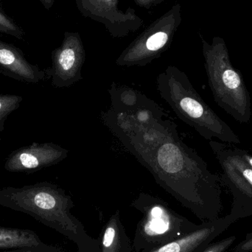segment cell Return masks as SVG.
<instances>
[{
	"mask_svg": "<svg viewBox=\"0 0 252 252\" xmlns=\"http://www.w3.org/2000/svg\"><path fill=\"white\" fill-rule=\"evenodd\" d=\"M111 109L126 114L141 124L166 116L162 108L139 90L113 82L109 90Z\"/></svg>",
	"mask_w": 252,
	"mask_h": 252,
	"instance_id": "8fae6325",
	"label": "cell"
},
{
	"mask_svg": "<svg viewBox=\"0 0 252 252\" xmlns=\"http://www.w3.org/2000/svg\"><path fill=\"white\" fill-rule=\"evenodd\" d=\"M233 252H252V232L246 235L245 239L238 244L232 250Z\"/></svg>",
	"mask_w": 252,
	"mask_h": 252,
	"instance_id": "ffe728a7",
	"label": "cell"
},
{
	"mask_svg": "<svg viewBox=\"0 0 252 252\" xmlns=\"http://www.w3.org/2000/svg\"><path fill=\"white\" fill-rule=\"evenodd\" d=\"M241 154H242L243 157L245 158L246 161L248 162V164L252 167V155L249 154L245 150L241 149Z\"/></svg>",
	"mask_w": 252,
	"mask_h": 252,
	"instance_id": "603a6c76",
	"label": "cell"
},
{
	"mask_svg": "<svg viewBox=\"0 0 252 252\" xmlns=\"http://www.w3.org/2000/svg\"><path fill=\"white\" fill-rule=\"evenodd\" d=\"M68 154L67 149L57 144L33 142L13 151L6 158L4 167L10 173L32 174L59 164Z\"/></svg>",
	"mask_w": 252,
	"mask_h": 252,
	"instance_id": "30bf717a",
	"label": "cell"
},
{
	"mask_svg": "<svg viewBox=\"0 0 252 252\" xmlns=\"http://www.w3.org/2000/svg\"><path fill=\"white\" fill-rule=\"evenodd\" d=\"M238 220L229 214L223 219H215L202 223L193 232L161 247L145 252H200Z\"/></svg>",
	"mask_w": 252,
	"mask_h": 252,
	"instance_id": "7c38bea8",
	"label": "cell"
},
{
	"mask_svg": "<svg viewBox=\"0 0 252 252\" xmlns=\"http://www.w3.org/2000/svg\"><path fill=\"white\" fill-rule=\"evenodd\" d=\"M164 0H133L136 5L149 10L161 4Z\"/></svg>",
	"mask_w": 252,
	"mask_h": 252,
	"instance_id": "44dd1931",
	"label": "cell"
},
{
	"mask_svg": "<svg viewBox=\"0 0 252 252\" xmlns=\"http://www.w3.org/2000/svg\"><path fill=\"white\" fill-rule=\"evenodd\" d=\"M131 207L142 213L132 242L133 252H145L176 241L201 225L195 224L176 213L158 196L140 192Z\"/></svg>",
	"mask_w": 252,
	"mask_h": 252,
	"instance_id": "5b68a950",
	"label": "cell"
},
{
	"mask_svg": "<svg viewBox=\"0 0 252 252\" xmlns=\"http://www.w3.org/2000/svg\"><path fill=\"white\" fill-rule=\"evenodd\" d=\"M2 252H66L62 249L53 245L44 246V247H26V248L14 249L8 250Z\"/></svg>",
	"mask_w": 252,
	"mask_h": 252,
	"instance_id": "d6986e66",
	"label": "cell"
},
{
	"mask_svg": "<svg viewBox=\"0 0 252 252\" xmlns=\"http://www.w3.org/2000/svg\"><path fill=\"white\" fill-rule=\"evenodd\" d=\"M157 91L176 116L207 140L241 144L237 133L203 100L187 74L170 65L157 78Z\"/></svg>",
	"mask_w": 252,
	"mask_h": 252,
	"instance_id": "3957f363",
	"label": "cell"
},
{
	"mask_svg": "<svg viewBox=\"0 0 252 252\" xmlns=\"http://www.w3.org/2000/svg\"><path fill=\"white\" fill-rule=\"evenodd\" d=\"M0 32L13 35L19 40L24 39V31L5 14L0 10Z\"/></svg>",
	"mask_w": 252,
	"mask_h": 252,
	"instance_id": "e0dca14e",
	"label": "cell"
},
{
	"mask_svg": "<svg viewBox=\"0 0 252 252\" xmlns=\"http://www.w3.org/2000/svg\"><path fill=\"white\" fill-rule=\"evenodd\" d=\"M0 73L27 84L47 79L44 69L30 63L20 49L2 41H0Z\"/></svg>",
	"mask_w": 252,
	"mask_h": 252,
	"instance_id": "4fadbf2b",
	"label": "cell"
},
{
	"mask_svg": "<svg viewBox=\"0 0 252 252\" xmlns=\"http://www.w3.org/2000/svg\"><path fill=\"white\" fill-rule=\"evenodd\" d=\"M98 240L101 252H133L131 241L121 221L119 210L109 218Z\"/></svg>",
	"mask_w": 252,
	"mask_h": 252,
	"instance_id": "5bb4252c",
	"label": "cell"
},
{
	"mask_svg": "<svg viewBox=\"0 0 252 252\" xmlns=\"http://www.w3.org/2000/svg\"><path fill=\"white\" fill-rule=\"evenodd\" d=\"M38 1L41 3L44 8L50 10L53 7L56 0H38Z\"/></svg>",
	"mask_w": 252,
	"mask_h": 252,
	"instance_id": "7402d4cb",
	"label": "cell"
},
{
	"mask_svg": "<svg viewBox=\"0 0 252 252\" xmlns=\"http://www.w3.org/2000/svg\"><path fill=\"white\" fill-rule=\"evenodd\" d=\"M204 67L216 103L240 124L251 119L250 92L242 73L232 65L225 40L215 36L212 44L200 34Z\"/></svg>",
	"mask_w": 252,
	"mask_h": 252,
	"instance_id": "277c9868",
	"label": "cell"
},
{
	"mask_svg": "<svg viewBox=\"0 0 252 252\" xmlns=\"http://www.w3.org/2000/svg\"><path fill=\"white\" fill-rule=\"evenodd\" d=\"M235 236L224 238L216 243H211L205 249L200 252H226L236 241Z\"/></svg>",
	"mask_w": 252,
	"mask_h": 252,
	"instance_id": "ac0fdd59",
	"label": "cell"
},
{
	"mask_svg": "<svg viewBox=\"0 0 252 252\" xmlns=\"http://www.w3.org/2000/svg\"><path fill=\"white\" fill-rule=\"evenodd\" d=\"M0 206L31 216L76 245L78 252H101L99 240L90 236L71 213V196L60 187L43 182L20 188L0 189Z\"/></svg>",
	"mask_w": 252,
	"mask_h": 252,
	"instance_id": "7a4b0ae2",
	"label": "cell"
},
{
	"mask_svg": "<svg viewBox=\"0 0 252 252\" xmlns=\"http://www.w3.org/2000/svg\"><path fill=\"white\" fill-rule=\"evenodd\" d=\"M52 66L45 70L53 87L66 88L83 79L86 50L78 32H65L60 47L51 53Z\"/></svg>",
	"mask_w": 252,
	"mask_h": 252,
	"instance_id": "ba28073f",
	"label": "cell"
},
{
	"mask_svg": "<svg viewBox=\"0 0 252 252\" xmlns=\"http://www.w3.org/2000/svg\"><path fill=\"white\" fill-rule=\"evenodd\" d=\"M80 13L87 19L104 25L109 35L120 38L128 36L143 26L144 20L134 9L120 10L119 0H75Z\"/></svg>",
	"mask_w": 252,
	"mask_h": 252,
	"instance_id": "9c48e42d",
	"label": "cell"
},
{
	"mask_svg": "<svg viewBox=\"0 0 252 252\" xmlns=\"http://www.w3.org/2000/svg\"><path fill=\"white\" fill-rule=\"evenodd\" d=\"M23 97L16 94H0V133L4 131L7 118L17 110Z\"/></svg>",
	"mask_w": 252,
	"mask_h": 252,
	"instance_id": "2e32d148",
	"label": "cell"
},
{
	"mask_svg": "<svg viewBox=\"0 0 252 252\" xmlns=\"http://www.w3.org/2000/svg\"><path fill=\"white\" fill-rule=\"evenodd\" d=\"M222 170L220 182L233 195L231 214L237 219L252 215V167L241 154V148L232 144L209 142Z\"/></svg>",
	"mask_w": 252,
	"mask_h": 252,
	"instance_id": "52a82bcc",
	"label": "cell"
},
{
	"mask_svg": "<svg viewBox=\"0 0 252 252\" xmlns=\"http://www.w3.org/2000/svg\"><path fill=\"white\" fill-rule=\"evenodd\" d=\"M102 122L124 148L150 172L157 184L201 219L216 214L220 204L219 175L188 146L167 116L141 124L112 109Z\"/></svg>",
	"mask_w": 252,
	"mask_h": 252,
	"instance_id": "6da1fadb",
	"label": "cell"
},
{
	"mask_svg": "<svg viewBox=\"0 0 252 252\" xmlns=\"http://www.w3.org/2000/svg\"><path fill=\"white\" fill-rule=\"evenodd\" d=\"M38 235L31 229L0 226V250H14L26 247H44Z\"/></svg>",
	"mask_w": 252,
	"mask_h": 252,
	"instance_id": "9a60e30c",
	"label": "cell"
},
{
	"mask_svg": "<svg viewBox=\"0 0 252 252\" xmlns=\"http://www.w3.org/2000/svg\"><path fill=\"white\" fill-rule=\"evenodd\" d=\"M182 21V6L174 4L132 41L115 63L127 67L144 66L161 57L170 49Z\"/></svg>",
	"mask_w": 252,
	"mask_h": 252,
	"instance_id": "8992f818",
	"label": "cell"
}]
</instances>
